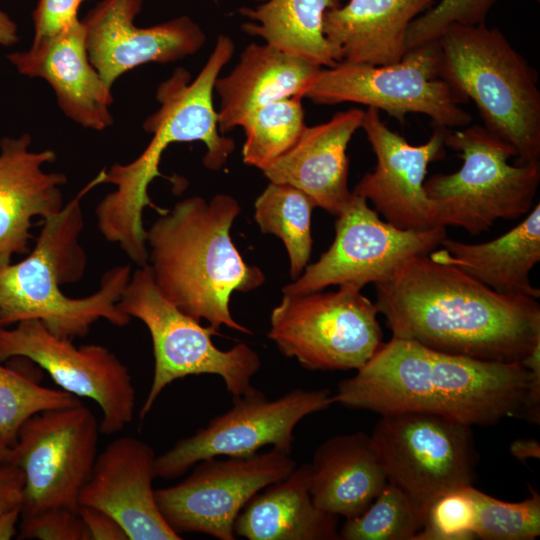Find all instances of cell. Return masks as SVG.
Returning a JSON list of instances; mask_svg holds the SVG:
<instances>
[{
	"label": "cell",
	"mask_w": 540,
	"mask_h": 540,
	"mask_svg": "<svg viewBox=\"0 0 540 540\" xmlns=\"http://www.w3.org/2000/svg\"><path fill=\"white\" fill-rule=\"evenodd\" d=\"M374 285L375 305L394 338L500 362L522 361L540 344L537 299L496 292L428 254Z\"/></svg>",
	"instance_id": "obj_1"
},
{
	"label": "cell",
	"mask_w": 540,
	"mask_h": 540,
	"mask_svg": "<svg viewBox=\"0 0 540 540\" xmlns=\"http://www.w3.org/2000/svg\"><path fill=\"white\" fill-rule=\"evenodd\" d=\"M531 380L521 361L453 355L392 337L353 377L339 382L333 401L379 415L425 412L491 426L525 418Z\"/></svg>",
	"instance_id": "obj_2"
},
{
	"label": "cell",
	"mask_w": 540,
	"mask_h": 540,
	"mask_svg": "<svg viewBox=\"0 0 540 540\" xmlns=\"http://www.w3.org/2000/svg\"><path fill=\"white\" fill-rule=\"evenodd\" d=\"M234 49L230 37L219 35L194 79L189 71L178 67L160 83L156 91L160 107L143 123L145 132L152 135L150 142L133 161L114 163L104 171L103 184H112L115 190L96 207L99 231L107 241L117 243L139 267L148 264L143 210L151 207L160 215L168 211L156 206L148 195L150 183L161 176L159 164L165 150L173 143L201 141L206 146L203 164L216 171L235 149L233 139L219 131L213 104L215 82Z\"/></svg>",
	"instance_id": "obj_3"
},
{
	"label": "cell",
	"mask_w": 540,
	"mask_h": 540,
	"mask_svg": "<svg viewBox=\"0 0 540 540\" xmlns=\"http://www.w3.org/2000/svg\"><path fill=\"white\" fill-rule=\"evenodd\" d=\"M240 206L230 195L206 201L193 196L179 201L146 230L148 262L161 294L181 311L252 335L229 309L233 291L248 292L261 286L265 275L245 263L230 230Z\"/></svg>",
	"instance_id": "obj_4"
},
{
	"label": "cell",
	"mask_w": 540,
	"mask_h": 540,
	"mask_svg": "<svg viewBox=\"0 0 540 540\" xmlns=\"http://www.w3.org/2000/svg\"><path fill=\"white\" fill-rule=\"evenodd\" d=\"M104 169L68 204L43 219L35 247L18 263L0 266V326L40 320L54 335L74 340L88 335L90 327L105 319L125 327L131 318L118 307L130 276L129 265L107 270L100 288L84 298H70L61 285L79 281L87 258L79 243L84 227L81 199L103 184Z\"/></svg>",
	"instance_id": "obj_5"
},
{
	"label": "cell",
	"mask_w": 540,
	"mask_h": 540,
	"mask_svg": "<svg viewBox=\"0 0 540 540\" xmlns=\"http://www.w3.org/2000/svg\"><path fill=\"white\" fill-rule=\"evenodd\" d=\"M440 77L477 106L484 127L516 153L540 161L537 73L504 34L484 23L451 24L436 39Z\"/></svg>",
	"instance_id": "obj_6"
},
{
	"label": "cell",
	"mask_w": 540,
	"mask_h": 540,
	"mask_svg": "<svg viewBox=\"0 0 540 540\" xmlns=\"http://www.w3.org/2000/svg\"><path fill=\"white\" fill-rule=\"evenodd\" d=\"M444 144L458 152L463 162L458 171L435 174L424 182L439 226L461 227L478 235L499 219H517L531 210L540 182V161L509 164L517 156L515 149L480 125L447 128Z\"/></svg>",
	"instance_id": "obj_7"
},
{
	"label": "cell",
	"mask_w": 540,
	"mask_h": 540,
	"mask_svg": "<svg viewBox=\"0 0 540 540\" xmlns=\"http://www.w3.org/2000/svg\"><path fill=\"white\" fill-rule=\"evenodd\" d=\"M117 307L147 327L153 345L154 374L140 409L144 419L162 391L175 380L193 375H217L232 397L251 391L260 357L245 343L228 350L217 348L212 336L220 332L181 311L159 291L149 264L131 273Z\"/></svg>",
	"instance_id": "obj_8"
},
{
	"label": "cell",
	"mask_w": 540,
	"mask_h": 540,
	"mask_svg": "<svg viewBox=\"0 0 540 540\" xmlns=\"http://www.w3.org/2000/svg\"><path fill=\"white\" fill-rule=\"evenodd\" d=\"M435 41L415 47L389 65L340 62L321 68L303 98L317 104L358 103L385 111L403 122L407 113H421L436 126L453 129L472 121L460 104L467 99L440 77Z\"/></svg>",
	"instance_id": "obj_9"
},
{
	"label": "cell",
	"mask_w": 540,
	"mask_h": 540,
	"mask_svg": "<svg viewBox=\"0 0 540 540\" xmlns=\"http://www.w3.org/2000/svg\"><path fill=\"white\" fill-rule=\"evenodd\" d=\"M375 303L361 288L285 295L271 312L268 337L309 370H358L376 353L382 329Z\"/></svg>",
	"instance_id": "obj_10"
},
{
	"label": "cell",
	"mask_w": 540,
	"mask_h": 540,
	"mask_svg": "<svg viewBox=\"0 0 540 540\" xmlns=\"http://www.w3.org/2000/svg\"><path fill=\"white\" fill-rule=\"evenodd\" d=\"M370 436L388 482L425 514L438 497L476 480L471 426L431 413L398 412L381 415Z\"/></svg>",
	"instance_id": "obj_11"
},
{
	"label": "cell",
	"mask_w": 540,
	"mask_h": 540,
	"mask_svg": "<svg viewBox=\"0 0 540 540\" xmlns=\"http://www.w3.org/2000/svg\"><path fill=\"white\" fill-rule=\"evenodd\" d=\"M99 424L82 403L37 413L19 429L12 462L24 474L20 519L78 511L97 458Z\"/></svg>",
	"instance_id": "obj_12"
},
{
	"label": "cell",
	"mask_w": 540,
	"mask_h": 540,
	"mask_svg": "<svg viewBox=\"0 0 540 540\" xmlns=\"http://www.w3.org/2000/svg\"><path fill=\"white\" fill-rule=\"evenodd\" d=\"M333 403L328 389L295 388L269 399L254 387L248 393L232 397L228 411L156 456L155 477L177 478L201 460L248 456L265 446L291 453L298 423Z\"/></svg>",
	"instance_id": "obj_13"
},
{
	"label": "cell",
	"mask_w": 540,
	"mask_h": 540,
	"mask_svg": "<svg viewBox=\"0 0 540 540\" xmlns=\"http://www.w3.org/2000/svg\"><path fill=\"white\" fill-rule=\"evenodd\" d=\"M296 466L290 452L275 447L248 456L208 458L196 463L183 481L155 489L156 501L178 534L233 540L235 520L247 502Z\"/></svg>",
	"instance_id": "obj_14"
},
{
	"label": "cell",
	"mask_w": 540,
	"mask_h": 540,
	"mask_svg": "<svg viewBox=\"0 0 540 540\" xmlns=\"http://www.w3.org/2000/svg\"><path fill=\"white\" fill-rule=\"evenodd\" d=\"M446 237V228L426 231L397 228L380 219L367 200L352 193L337 216L335 238L329 249L293 283L283 288L285 295L318 292L331 285L363 288L390 276L409 258L429 254Z\"/></svg>",
	"instance_id": "obj_15"
},
{
	"label": "cell",
	"mask_w": 540,
	"mask_h": 540,
	"mask_svg": "<svg viewBox=\"0 0 540 540\" xmlns=\"http://www.w3.org/2000/svg\"><path fill=\"white\" fill-rule=\"evenodd\" d=\"M27 359L45 370L61 389L95 401L102 411L99 431L111 435L133 419L136 392L128 368L107 347L51 333L37 319L0 327V361Z\"/></svg>",
	"instance_id": "obj_16"
},
{
	"label": "cell",
	"mask_w": 540,
	"mask_h": 540,
	"mask_svg": "<svg viewBox=\"0 0 540 540\" xmlns=\"http://www.w3.org/2000/svg\"><path fill=\"white\" fill-rule=\"evenodd\" d=\"M361 128L377 163L352 193L369 200L375 211L397 228L426 231L439 226L435 205L426 194L424 182L428 165L445 156L447 128L435 125L427 142L411 145L390 130L374 108L364 111Z\"/></svg>",
	"instance_id": "obj_17"
},
{
	"label": "cell",
	"mask_w": 540,
	"mask_h": 540,
	"mask_svg": "<svg viewBox=\"0 0 540 540\" xmlns=\"http://www.w3.org/2000/svg\"><path fill=\"white\" fill-rule=\"evenodd\" d=\"M143 0H101L82 20L90 62L112 88L124 73L147 63H171L197 53L206 41L188 16L137 27Z\"/></svg>",
	"instance_id": "obj_18"
},
{
	"label": "cell",
	"mask_w": 540,
	"mask_h": 540,
	"mask_svg": "<svg viewBox=\"0 0 540 540\" xmlns=\"http://www.w3.org/2000/svg\"><path fill=\"white\" fill-rule=\"evenodd\" d=\"M156 455L142 440L123 436L97 455L80 506L112 516L129 540H180L162 516L153 488Z\"/></svg>",
	"instance_id": "obj_19"
},
{
	"label": "cell",
	"mask_w": 540,
	"mask_h": 540,
	"mask_svg": "<svg viewBox=\"0 0 540 540\" xmlns=\"http://www.w3.org/2000/svg\"><path fill=\"white\" fill-rule=\"evenodd\" d=\"M7 59L21 75L45 80L73 122L97 131L113 124L111 87L90 62L82 20L32 42L27 50L9 53Z\"/></svg>",
	"instance_id": "obj_20"
},
{
	"label": "cell",
	"mask_w": 540,
	"mask_h": 540,
	"mask_svg": "<svg viewBox=\"0 0 540 540\" xmlns=\"http://www.w3.org/2000/svg\"><path fill=\"white\" fill-rule=\"evenodd\" d=\"M31 144L29 133L0 140V266L29 251L33 217L44 219L64 206L66 175L42 169L56 160V153L32 151Z\"/></svg>",
	"instance_id": "obj_21"
},
{
	"label": "cell",
	"mask_w": 540,
	"mask_h": 540,
	"mask_svg": "<svg viewBox=\"0 0 540 540\" xmlns=\"http://www.w3.org/2000/svg\"><path fill=\"white\" fill-rule=\"evenodd\" d=\"M364 111L351 108L327 122L304 129L297 143L262 170L270 182L304 192L328 213L338 216L349 203L347 146L362 126Z\"/></svg>",
	"instance_id": "obj_22"
},
{
	"label": "cell",
	"mask_w": 540,
	"mask_h": 540,
	"mask_svg": "<svg viewBox=\"0 0 540 540\" xmlns=\"http://www.w3.org/2000/svg\"><path fill=\"white\" fill-rule=\"evenodd\" d=\"M321 68L269 44H249L233 70L214 85L220 133L241 127L250 114L271 102L303 98Z\"/></svg>",
	"instance_id": "obj_23"
},
{
	"label": "cell",
	"mask_w": 540,
	"mask_h": 540,
	"mask_svg": "<svg viewBox=\"0 0 540 540\" xmlns=\"http://www.w3.org/2000/svg\"><path fill=\"white\" fill-rule=\"evenodd\" d=\"M309 466L314 504L345 519L362 514L388 484L371 436L362 431L325 440Z\"/></svg>",
	"instance_id": "obj_24"
},
{
	"label": "cell",
	"mask_w": 540,
	"mask_h": 540,
	"mask_svg": "<svg viewBox=\"0 0 540 540\" xmlns=\"http://www.w3.org/2000/svg\"><path fill=\"white\" fill-rule=\"evenodd\" d=\"M435 0H349L326 11L323 31L342 53V62L381 66L407 52L411 22Z\"/></svg>",
	"instance_id": "obj_25"
},
{
	"label": "cell",
	"mask_w": 540,
	"mask_h": 540,
	"mask_svg": "<svg viewBox=\"0 0 540 540\" xmlns=\"http://www.w3.org/2000/svg\"><path fill=\"white\" fill-rule=\"evenodd\" d=\"M442 249L428 256L435 262L461 270L490 289L537 299L539 288L529 274L540 261V204L505 234L483 243H465L447 236Z\"/></svg>",
	"instance_id": "obj_26"
},
{
	"label": "cell",
	"mask_w": 540,
	"mask_h": 540,
	"mask_svg": "<svg viewBox=\"0 0 540 540\" xmlns=\"http://www.w3.org/2000/svg\"><path fill=\"white\" fill-rule=\"evenodd\" d=\"M309 463L256 493L234 523L248 540H337L338 517L320 510L310 494Z\"/></svg>",
	"instance_id": "obj_27"
},
{
	"label": "cell",
	"mask_w": 540,
	"mask_h": 540,
	"mask_svg": "<svg viewBox=\"0 0 540 540\" xmlns=\"http://www.w3.org/2000/svg\"><path fill=\"white\" fill-rule=\"evenodd\" d=\"M256 8L244 7L240 14L252 22L242 24L249 35L266 44L320 67L342 62V53L325 36L326 11L341 5L340 0H255Z\"/></svg>",
	"instance_id": "obj_28"
},
{
	"label": "cell",
	"mask_w": 540,
	"mask_h": 540,
	"mask_svg": "<svg viewBox=\"0 0 540 540\" xmlns=\"http://www.w3.org/2000/svg\"><path fill=\"white\" fill-rule=\"evenodd\" d=\"M314 207L304 192L287 183L270 182L255 201L254 218L263 233L274 234L283 241L294 280L304 271L311 255Z\"/></svg>",
	"instance_id": "obj_29"
},
{
	"label": "cell",
	"mask_w": 540,
	"mask_h": 540,
	"mask_svg": "<svg viewBox=\"0 0 540 540\" xmlns=\"http://www.w3.org/2000/svg\"><path fill=\"white\" fill-rule=\"evenodd\" d=\"M301 100L296 96L274 101L248 116L241 125L245 164L262 171L297 143L306 128Z\"/></svg>",
	"instance_id": "obj_30"
},
{
	"label": "cell",
	"mask_w": 540,
	"mask_h": 540,
	"mask_svg": "<svg viewBox=\"0 0 540 540\" xmlns=\"http://www.w3.org/2000/svg\"><path fill=\"white\" fill-rule=\"evenodd\" d=\"M424 510L405 492L388 482L360 515L346 519L342 540H414L425 523Z\"/></svg>",
	"instance_id": "obj_31"
},
{
	"label": "cell",
	"mask_w": 540,
	"mask_h": 540,
	"mask_svg": "<svg viewBox=\"0 0 540 540\" xmlns=\"http://www.w3.org/2000/svg\"><path fill=\"white\" fill-rule=\"evenodd\" d=\"M77 396L40 385L0 361V436L13 446L21 426L33 415L80 404Z\"/></svg>",
	"instance_id": "obj_32"
},
{
	"label": "cell",
	"mask_w": 540,
	"mask_h": 540,
	"mask_svg": "<svg viewBox=\"0 0 540 540\" xmlns=\"http://www.w3.org/2000/svg\"><path fill=\"white\" fill-rule=\"evenodd\" d=\"M475 502L474 533L484 540H533L540 535V495L530 487V497L520 502L494 498L470 485Z\"/></svg>",
	"instance_id": "obj_33"
},
{
	"label": "cell",
	"mask_w": 540,
	"mask_h": 540,
	"mask_svg": "<svg viewBox=\"0 0 540 540\" xmlns=\"http://www.w3.org/2000/svg\"><path fill=\"white\" fill-rule=\"evenodd\" d=\"M470 486V485H469ZM449 491L427 509L423 529L414 540H471L476 508L468 487Z\"/></svg>",
	"instance_id": "obj_34"
},
{
	"label": "cell",
	"mask_w": 540,
	"mask_h": 540,
	"mask_svg": "<svg viewBox=\"0 0 540 540\" xmlns=\"http://www.w3.org/2000/svg\"><path fill=\"white\" fill-rule=\"evenodd\" d=\"M498 0H440L415 18L406 33L407 51L435 41L451 24L477 25Z\"/></svg>",
	"instance_id": "obj_35"
},
{
	"label": "cell",
	"mask_w": 540,
	"mask_h": 540,
	"mask_svg": "<svg viewBox=\"0 0 540 540\" xmlns=\"http://www.w3.org/2000/svg\"><path fill=\"white\" fill-rule=\"evenodd\" d=\"M20 539L89 540L85 525L78 513L55 509L20 519Z\"/></svg>",
	"instance_id": "obj_36"
},
{
	"label": "cell",
	"mask_w": 540,
	"mask_h": 540,
	"mask_svg": "<svg viewBox=\"0 0 540 540\" xmlns=\"http://www.w3.org/2000/svg\"><path fill=\"white\" fill-rule=\"evenodd\" d=\"M87 0H39L33 11V42L52 36L76 20L80 5Z\"/></svg>",
	"instance_id": "obj_37"
},
{
	"label": "cell",
	"mask_w": 540,
	"mask_h": 540,
	"mask_svg": "<svg viewBox=\"0 0 540 540\" xmlns=\"http://www.w3.org/2000/svg\"><path fill=\"white\" fill-rule=\"evenodd\" d=\"M24 474L13 462L0 465V520L20 510L23 500Z\"/></svg>",
	"instance_id": "obj_38"
},
{
	"label": "cell",
	"mask_w": 540,
	"mask_h": 540,
	"mask_svg": "<svg viewBox=\"0 0 540 540\" xmlns=\"http://www.w3.org/2000/svg\"><path fill=\"white\" fill-rule=\"evenodd\" d=\"M78 513L89 540H129L123 527L109 514L88 506H80Z\"/></svg>",
	"instance_id": "obj_39"
},
{
	"label": "cell",
	"mask_w": 540,
	"mask_h": 540,
	"mask_svg": "<svg viewBox=\"0 0 540 540\" xmlns=\"http://www.w3.org/2000/svg\"><path fill=\"white\" fill-rule=\"evenodd\" d=\"M509 451L511 455L523 464L529 459L540 458V444L537 439L522 438L511 442Z\"/></svg>",
	"instance_id": "obj_40"
},
{
	"label": "cell",
	"mask_w": 540,
	"mask_h": 540,
	"mask_svg": "<svg viewBox=\"0 0 540 540\" xmlns=\"http://www.w3.org/2000/svg\"><path fill=\"white\" fill-rule=\"evenodd\" d=\"M19 40L18 27L10 16L0 9V47H10Z\"/></svg>",
	"instance_id": "obj_41"
},
{
	"label": "cell",
	"mask_w": 540,
	"mask_h": 540,
	"mask_svg": "<svg viewBox=\"0 0 540 540\" xmlns=\"http://www.w3.org/2000/svg\"><path fill=\"white\" fill-rule=\"evenodd\" d=\"M13 460V447L7 444L0 436V465Z\"/></svg>",
	"instance_id": "obj_42"
},
{
	"label": "cell",
	"mask_w": 540,
	"mask_h": 540,
	"mask_svg": "<svg viewBox=\"0 0 540 540\" xmlns=\"http://www.w3.org/2000/svg\"><path fill=\"white\" fill-rule=\"evenodd\" d=\"M539 1V0H538Z\"/></svg>",
	"instance_id": "obj_43"
},
{
	"label": "cell",
	"mask_w": 540,
	"mask_h": 540,
	"mask_svg": "<svg viewBox=\"0 0 540 540\" xmlns=\"http://www.w3.org/2000/svg\"><path fill=\"white\" fill-rule=\"evenodd\" d=\"M1 327V326H0Z\"/></svg>",
	"instance_id": "obj_44"
},
{
	"label": "cell",
	"mask_w": 540,
	"mask_h": 540,
	"mask_svg": "<svg viewBox=\"0 0 540 540\" xmlns=\"http://www.w3.org/2000/svg\"><path fill=\"white\" fill-rule=\"evenodd\" d=\"M341 1V0H340Z\"/></svg>",
	"instance_id": "obj_45"
}]
</instances>
